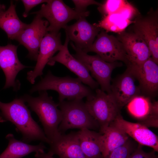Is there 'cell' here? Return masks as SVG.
Returning a JSON list of instances; mask_svg holds the SVG:
<instances>
[{"label": "cell", "instance_id": "obj_1", "mask_svg": "<svg viewBox=\"0 0 158 158\" xmlns=\"http://www.w3.org/2000/svg\"><path fill=\"white\" fill-rule=\"evenodd\" d=\"M25 103L20 98L8 103L0 101V122L10 121L13 124L16 131L22 134L24 142L39 140L49 145L50 141L32 118Z\"/></svg>", "mask_w": 158, "mask_h": 158}, {"label": "cell", "instance_id": "obj_2", "mask_svg": "<svg viewBox=\"0 0 158 158\" xmlns=\"http://www.w3.org/2000/svg\"><path fill=\"white\" fill-rule=\"evenodd\" d=\"M39 92V95L36 97L26 94L20 98L37 115L50 144L61 134L58 127L62 120V114L58 108V104L54 101L51 96H49L46 91Z\"/></svg>", "mask_w": 158, "mask_h": 158}, {"label": "cell", "instance_id": "obj_3", "mask_svg": "<svg viewBox=\"0 0 158 158\" xmlns=\"http://www.w3.org/2000/svg\"><path fill=\"white\" fill-rule=\"evenodd\" d=\"M52 90L59 94V102L67 99L68 101L87 99L92 98L95 93L89 86L83 84L78 78L69 76L59 77L52 74L49 71L45 76L30 90L31 93Z\"/></svg>", "mask_w": 158, "mask_h": 158}, {"label": "cell", "instance_id": "obj_4", "mask_svg": "<svg viewBox=\"0 0 158 158\" xmlns=\"http://www.w3.org/2000/svg\"><path fill=\"white\" fill-rule=\"evenodd\" d=\"M58 104L62 115L58 127L61 134L71 129H99L98 123L90 114L82 99L64 100Z\"/></svg>", "mask_w": 158, "mask_h": 158}, {"label": "cell", "instance_id": "obj_5", "mask_svg": "<svg viewBox=\"0 0 158 158\" xmlns=\"http://www.w3.org/2000/svg\"><path fill=\"white\" fill-rule=\"evenodd\" d=\"M88 11L79 13L76 11L61 0H49L42 4L39 11L30 13L45 18L49 23L48 32L58 33L71 20H78L89 15Z\"/></svg>", "mask_w": 158, "mask_h": 158}, {"label": "cell", "instance_id": "obj_6", "mask_svg": "<svg viewBox=\"0 0 158 158\" xmlns=\"http://www.w3.org/2000/svg\"><path fill=\"white\" fill-rule=\"evenodd\" d=\"M71 45L75 53L73 56L82 63L95 78L101 87V89L108 94L111 92V75L113 70L121 66L122 63L117 61L106 62L96 54L88 55L77 47L72 43Z\"/></svg>", "mask_w": 158, "mask_h": 158}, {"label": "cell", "instance_id": "obj_7", "mask_svg": "<svg viewBox=\"0 0 158 158\" xmlns=\"http://www.w3.org/2000/svg\"><path fill=\"white\" fill-rule=\"evenodd\" d=\"M88 111L97 122L101 133L120 113L117 103L110 94L96 89L94 96L85 103Z\"/></svg>", "mask_w": 158, "mask_h": 158}, {"label": "cell", "instance_id": "obj_8", "mask_svg": "<svg viewBox=\"0 0 158 158\" xmlns=\"http://www.w3.org/2000/svg\"><path fill=\"white\" fill-rule=\"evenodd\" d=\"M87 53L93 52L102 59L108 62L120 61L126 65L129 63L127 55L121 42L117 37L101 30L92 45L83 51Z\"/></svg>", "mask_w": 158, "mask_h": 158}, {"label": "cell", "instance_id": "obj_9", "mask_svg": "<svg viewBox=\"0 0 158 158\" xmlns=\"http://www.w3.org/2000/svg\"><path fill=\"white\" fill-rule=\"evenodd\" d=\"M49 25L47 20L36 15L32 23L27 24L16 38L15 40L28 50L27 57L31 59L37 61L41 42L48 32L47 28Z\"/></svg>", "mask_w": 158, "mask_h": 158}, {"label": "cell", "instance_id": "obj_10", "mask_svg": "<svg viewBox=\"0 0 158 158\" xmlns=\"http://www.w3.org/2000/svg\"><path fill=\"white\" fill-rule=\"evenodd\" d=\"M157 11H150L145 16L138 15L134 20L133 32L140 36L149 47L151 57L158 64Z\"/></svg>", "mask_w": 158, "mask_h": 158}, {"label": "cell", "instance_id": "obj_11", "mask_svg": "<svg viewBox=\"0 0 158 158\" xmlns=\"http://www.w3.org/2000/svg\"><path fill=\"white\" fill-rule=\"evenodd\" d=\"M127 68L139 83L141 93L150 98L157 95L158 90V65L150 57L141 64L129 63Z\"/></svg>", "mask_w": 158, "mask_h": 158}, {"label": "cell", "instance_id": "obj_12", "mask_svg": "<svg viewBox=\"0 0 158 158\" xmlns=\"http://www.w3.org/2000/svg\"><path fill=\"white\" fill-rule=\"evenodd\" d=\"M129 113L137 123L148 128L158 127V102H152L150 98L140 95L134 97L127 104Z\"/></svg>", "mask_w": 158, "mask_h": 158}, {"label": "cell", "instance_id": "obj_13", "mask_svg": "<svg viewBox=\"0 0 158 158\" xmlns=\"http://www.w3.org/2000/svg\"><path fill=\"white\" fill-rule=\"evenodd\" d=\"M17 46L10 44L0 46V67L6 78L4 89L12 87L14 91L19 90L20 83L16 80V76L20 71L28 67L19 61L17 52Z\"/></svg>", "mask_w": 158, "mask_h": 158}, {"label": "cell", "instance_id": "obj_14", "mask_svg": "<svg viewBox=\"0 0 158 158\" xmlns=\"http://www.w3.org/2000/svg\"><path fill=\"white\" fill-rule=\"evenodd\" d=\"M69 41L68 37L66 35L65 43L59 53L53 56L47 64L52 66L56 62L59 63L77 75L83 84L86 85L92 90L97 89L99 85L92 77L87 68L70 53L68 49Z\"/></svg>", "mask_w": 158, "mask_h": 158}, {"label": "cell", "instance_id": "obj_15", "mask_svg": "<svg viewBox=\"0 0 158 158\" xmlns=\"http://www.w3.org/2000/svg\"><path fill=\"white\" fill-rule=\"evenodd\" d=\"M109 125L121 130L139 144L149 147L155 152H158V136L146 126L126 121L120 113Z\"/></svg>", "mask_w": 158, "mask_h": 158}, {"label": "cell", "instance_id": "obj_16", "mask_svg": "<svg viewBox=\"0 0 158 158\" xmlns=\"http://www.w3.org/2000/svg\"><path fill=\"white\" fill-rule=\"evenodd\" d=\"M60 32H48L43 38L40 43L37 63L33 70L28 72L27 79L34 84L36 78L43 74V71L54 54L61 49L62 44Z\"/></svg>", "mask_w": 158, "mask_h": 158}, {"label": "cell", "instance_id": "obj_17", "mask_svg": "<svg viewBox=\"0 0 158 158\" xmlns=\"http://www.w3.org/2000/svg\"><path fill=\"white\" fill-rule=\"evenodd\" d=\"M63 28L70 40L83 51L92 45L101 29L94 24H90L85 17L80 18L74 24L67 25Z\"/></svg>", "mask_w": 158, "mask_h": 158}, {"label": "cell", "instance_id": "obj_18", "mask_svg": "<svg viewBox=\"0 0 158 158\" xmlns=\"http://www.w3.org/2000/svg\"><path fill=\"white\" fill-rule=\"evenodd\" d=\"M136 80L131 72L127 68L126 71L111 84L110 94L120 110L134 97L140 95L139 87L135 83Z\"/></svg>", "mask_w": 158, "mask_h": 158}, {"label": "cell", "instance_id": "obj_19", "mask_svg": "<svg viewBox=\"0 0 158 158\" xmlns=\"http://www.w3.org/2000/svg\"><path fill=\"white\" fill-rule=\"evenodd\" d=\"M117 38L123 45L129 63L141 64L151 57L150 50L146 42L133 32L124 31L118 33Z\"/></svg>", "mask_w": 158, "mask_h": 158}, {"label": "cell", "instance_id": "obj_20", "mask_svg": "<svg viewBox=\"0 0 158 158\" xmlns=\"http://www.w3.org/2000/svg\"><path fill=\"white\" fill-rule=\"evenodd\" d=\"M47 153L59 158H86L81 150L77 132L62 134L54 142L51 143Z\"/></svg>", "mask_w": 158, "mask_h": 158}, {"label": "cell", "instance_id": "obj_21", "mask_svg": "<svg viewBox=\"0 0 158 158\" xmlns=\"http://www.w3.org/2000/svg\"><path fill=\"white\" fill-rule=\"evenodd\" d=\"M8 141V145L0 154V158H22L32 152L44 151L46 147L42 142L32 145L16 139L14 135L9 133L6 137Z\"/></svg>", "mask_w": 158, "mask_h": 158}, {"label": "cell", "instance_id": "obj_22", "mask_svg": "<svg viewBox=\"0 0 158 158\" xmlns=\"http://www.w3.org/2000/svg\"><path fill=\"white\" fill-rule=\"evenodd\" d=\"M77 133L81 150L86 158H102L101 134L87 129L80 130Z\"/></svg>", "mask_w": 158, "mask_h": 158}, {"label": "cell", "instance_id": "obj_23", "mask_svg": "<svg viewBox=\"0 0 158 158\" xmlns=\"http://www.w3.org/2000/svg\"><path fill=\"white\" fill-rule=\"evenodd\" d=\"M27 24L19 18L16 6L12 1L9 8L0 13V28L6 33L10 40H15Z\"/></svg>", "mask_w": 158, "mask_h": 158}, {"label": "cell", "instance_id": "obj_24", "mask_svg": "<svg viewBox=\"0 0 158 158\" xmlns=\"http://www.w3.org/2000/svg\"><path fill=\"white\" fill-rule=\"evenodd\" d=\"M101 134V147L103 157L123 145L130 137L121 130L111 125L106 128Z\"/></svg>", "mask_w": 158, "mask_h": 158}, {"label": "cell", "instance_id": "obj_25", "mask_svg": "<svg viewBox=\"0 0 158 158\" xmlns=\"http://www.w3.org/2000/svg\"><path fill=\"white\" fill-rule=\"evenodd\" d=\"M134 22V20L125 19L119 14L116 13L103 16L98 23L94 24L106 31L118 34L124 31L127 27Z\"/></svg>", "mask_w": 158, "mask_h": 158}, {"label": "cell", "instance_id": "obj_26", "mask_svg": "<svg viewBox=\"0 0 158 158\" xmlns=\"http://www.w3.org/2000/svg\"><path fill=\"white\" fill-rule=\"evenodd\" d=\"M138 145V144L129 137L123 145L116 149L102 158H128Z\"/></svg>", "mask_w": 158, "mask_h": 158}, {"label": "cell", "instance_id": "obj_27", "mask_svg": "<svg viewBox=\"0 0 158 158\" xmlns=\"http://www.w3.org/2000/svg\"><path fill=\"white\" fill-rule=\"evenodd\" d=\"M128 2L124 0H107L101 4L98 9L103 16L116 13Z\"/></svg>", "mask_w": 158, "mask_h": 158}, {"label": "cell", "instance_id": "obj_28", "mask_svg": "<svg viewBox=\"0 0 158 158\" xmlns=\"http://www.w3.org/2000/svg\"><path fill=\"white\" fill-rule=\"evenodd\" d=\"M117 13L125 19L131 20L133 18L139 15V12L136 8L128 2Z\"/></svg>", "mask_w": 158, "mask_h": 158}, {"label": "cell", "instance_id": "obj_29", "mask_svg": "<svg viewBox=\"0 0 158 158\" xmlns=\"http://www.w3.org/2000/svg\"><path fill=\"white\" fill-rule=\"evenodd\" d=\"M75 5L74 10L77 12L82 13L87 11V7L91 5H96L99 6L101 4L93 0H73Z\"/></svg>", "mask_w": 158, "mask_h": 158}, {"label": "cell", "instance_id": "obj_30", "mask_svg": "<svg viewBox=\"0 0 158 158\" xmlns=\"http://www.w3.org/2000/svg\"><path fill=\"white\" fill-rule=\"evenodd\" d=\"M142 146L138 144L135 150L129 156L128 158H153L155 155V152L153 150L150 152L144 151Z\"/></svg>", "mask_w": 158, "mask_h": 158}, {"label": "cell", "instance_id": "obj_31", "mask_svg": "<svg viewBox=\"0 0 158 158\" xmlns=\"http://www.w3.org/2000/svg\"><path fill=\"white\" fill-rule=\"evenodd\" d=\"M48 0H22L24 7L25 11L23 16V17H27L30 11L33 7L37 5L43 3L47 2Z\"/></svg>", "mask_w": 158, "mask_h": 158}, {"label": "cell", "instance_id": "obj_32", "mask_svg": "<svg viewBox=\"0 0 158 158\" xmlns=\"http://www.w3.org/2000/svg\"><path fill=\"white\" fill-rule=\"evenodd\" d=\"M35 156L36 158H54L47 153L45 152L44 151H40L35 152Z\"/></svg>", "mask_w": 158, "mask_h": 158}, {"label": "cell", "instance_id": "obj_33", "mask_svg": "<svg viewBox=\"0 0 158 158\" xmlns=\"http://www.w3.org/2000/svg\"><path fill=\"white\" fill-rule=\"evenodd\" d=\"M6 7L4 4H0V13L5 11Z\"/></svg>", "mask_w": 158, "mask_h": 158}, {"label": "cell", "instance_id": "obj_34", "mask_svg": "<svg viewBox=\"0 0 158 158\" xmlns=\"http://www.w3.org/2000/svg\"><path fill=\"white\" fill-rule=\"evenodd\" d=\"M153 158H158L157 156L155 155L154 156V157Z\"/></svg>", "mask_w": 158, "mask_h": 158}]
</instances>
